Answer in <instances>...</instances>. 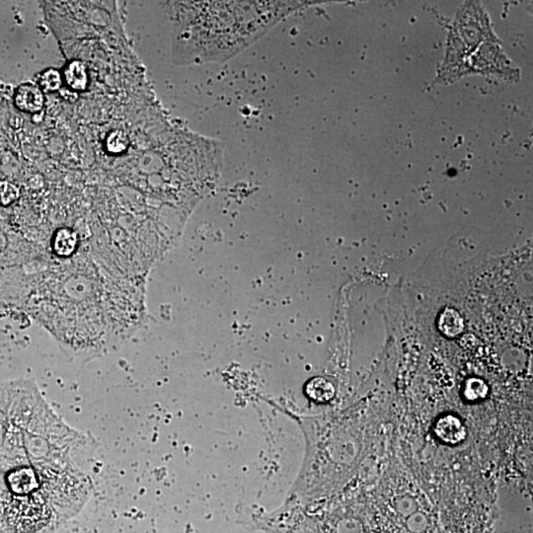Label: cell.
<instances>
[{
    "label": "cell",
    "instance_id": "6da1fadb",
    "mask_svg": "<svg viewBox=\"0 0 533 533\" xmlns=\"http://www.w3.org/2000/svg\"><path fill=\"white\" fill-rule=\"evenodd\" d=\"M189 16L181 39L195 42L196 61L232 56L252 43L292 10V2H201L188 3Z\"/></svg>",
    "mask_w": 533,
    "mask_h": 533
},
{
    "label": "cell",
    "instance_id": "7a4b0ae2",
    "mask_svg": "<svg viewBox=\"0 0 533 533\" xmlns=\"http://www.w3.org/2000/svg\"><path fill=\"white\" fill-rule=\"evenodd\" d=\"M47 505L40 493L16 497L8 505V514L11 525L23 532H29L40 527L47 519Z\"/></svg>",
    "mask_w": 533,
    "mask_h": 533
},
{
    "label": "cell",
    "instance_id": "3957f363",
    "mask_svg": "<svg viewBox=\"0 0 533 533\" xmlns=\"http://www.w3.org/2000/svg\"><path fill=\"white\" fill-rule=\"evenodd\" d=\"M8 484L16 497H26L38 493L40 488L38 475L34 469L22 467L11 471L8 476Z\"/></svg>",
    "mask_w": 533,
    "mask_h": 533
},
{
    "label": "cell",
    "instance_id": "277c9868",
    "mask_svg": "<svg viewBox=\"0 0 533 533\" xmlns=\"http://www.w3.org/2000/svg\"><path fill=\"white\" fill-rule=\"evenodd\" d=\"M436 436L447 445H459L466 439L467 431L461 419L454 415H445L439 419L434 427Z\"/></svg>",
    "mask_w": 533,
    "mask_h": 533
},
{
    "label": "cell",
    "instance_id": "5b68a950",
    "mask_svg": "<svg viewBox=\"0 0 533 533\" xmlns=\"http://www.w3.org/2000/svg\"><path fill=\"white\" fill-rule=\"evenodd\" d=\"M16 106L25 113L36 114L43 109L45 98L40 87L25 83L18 87L14 96Z\"/></svg>",
    "mask_w": 533,
    "mask_h": 533
},
{
    "label": "cell",
    "instance_id": "8992f818",
    "mask_svg": "<svg viewBox=\"0 0 533 533\" xmlns=\"http://www.w3.org/2000/svg\"><path fill=\"white\" fill-rule=\"evenodd\" d=\"M439 329L448 338H455L464 330V320L454 308H445L439 318Z\"/></svg>",
    "mask_w": 533,
    "mask_h": 533
},
{
    "label": "cell",
    "instance_id": "52a82bcc",
    "mask_svg": "<svg viewBox=\"0 0 533 533\" xmlns=\"http://www.w3.org/2000/svg\"><path fill=\"white\" fill-rule=\"evenodd\" d=\"M63 75L66 84L72 90L84 91L88 86V73L82 61H72L66 68Z\"/></svg>",
    "mask_w": 533,
    "mask_h": 533
},
{
    "label": "cell",
    "instance_id": "ba28073f",
    "mask_svg": "<svg viewBox=\"0 0 533 533\" xmlns=\"http://www.w3.org/2000/svg\"><path fill=\"white\" fill-rule=\"evenodd\" d=\"M305 392L310 399L314 401L325 403L330 401L335 395V388L330 381H326L323 377H316L311 379L305 388Z\"/></svg>",
    "mask_w": 533,
    "mask_h": 533
},
{
    "label": "cell",
    "instance_id": "9c48e42d",
    "mask_svg": "<svg viewBox=\"0 0 533 533\" xmlns=\"http://www.w3.org/2000/svg\"><path fill=\"white\" fill-rule=\"evenodd\" d=\"M77 237L75 232L68 228L59 230L54 237V251L59 257H68L74 253L77 246Z\"/></svg>",
    "mask_w": 533,
    "mask_h": 533
},
{
    "label": "cell",
    "instance_id": "30bf717a",
    "mask_svg": "<svg viewBox=\"0 0 533 533\" xmlns=\"http://www.w3.org/2000/svg\"><path fill=\"white\" fill-rule=\"evenodd\" d=\"M488 385L483 379H478V377H472V379H469L466 381L463 395L467 401H481V400H484L485 398L488 396Z\"/></svg>",
    "mask_w": 533,
    "mask_h": 533
},
{
    "label": "cell",
    "instance_id": "8fae6325",
    "mask_svg": "<svg viewBox=\"0 0 533 533\" xmlns=\"http://www.w3.org/2000/svg\"><path fill=\"white\" fill-rule=\"evenodd\" d=\"M130 139L123 130H116L110 132L106 139V150L111 154H121L129 148Z\"/></svg>",
    "mask_w": 533,
    "mask_h": 533
},
{
    "label": "cell",
    "instance_id": "7c38bea8",
    "mask_svg": "<svg viewBox=\"0 0 533 533\" xmlns=\"http://www.w3.org/2000/svg\"><path fill=\"white\" fill-rule=\"evenodd\" d=\"M61 75L59 70L49 68L40 77V86L46 91H57L61 86Z\"/></svg>",
    "mask_w": 533,
    "mask_h": 533
},
{
    "label": "cell",
    "instance_id": "4fadbf2b",
    "mask_svg": "<svg viewBox=\"0 0 533 533\" xmlns=\"http://www.w3.org/2000/svg\"><path fill=\"white\" fill-rule=\"evenodd\" d=\"M19 189L8 181H0V205H9L19 198Z\"/></svg>",
    "mask_w": 533,
    "mask_h": 533
}]
</instances>
